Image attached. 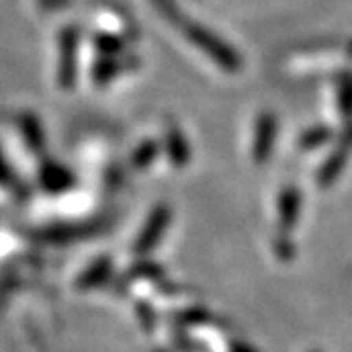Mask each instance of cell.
<instances>
[{
    "label": "cell",
    "mask_w": 352,
    "mask_h": 352,
    "mask_svg": "<svg viewBox=\"0 0 352 352\" xmlns=\"http://www.w3.org/2000/svg\"><path fill=\"white\" fill-rule=\"evenodd\" d=\"M92 45L102 57H113V55H124L127 41L118 34H98L92 39Z\"/></svg>",
    "instance_id": "6"
},
{
    "label": "cell",
    "mask_w": 352,
    "mask_h": 352,
    "mask_svg": "<svg viewBox=\"0 0 352 352\" xmlns=\"http://www.w3.org/2000/svg\"><path fill=\"white\" fill-rule=\"evenodd\" d=\"M166 145H168L170 157L175 159L176 163H184V161H186V157H188V147H186V141H184L180 131L170 129V131H168V141H166Z\"/></svg>",
    "instance_id": "7"
},
{
    "label": "cell",
    "mask_w": 352,
    "mask_h": 352,
    "mask_svg": "<svg viewBox=\"0 0 352 352\" xmlns=\"http://www.w3.org/2000/svg\"><path fill=\"white\" fill-rule=\"evenodd\" d=\"M276 135V124L270 113H263L258 124H256V141H254V155L256 159L264 161L266 155L270 153L272 139Z\"/></svg>",
    "instance_id": "4"
},
{
    "label": "cell",
    "mask_w": 352,
    "mask_h": 352,
    "mask_svg": "<svg viewBox=\"0 0 352 352\" xmlns=\"http://www.w3.org/2000/svg\"><path fill=\"white\" fill-rule=\"evenodd\" d=\"M184 34L186 38L200 47L208 57H212L219 67H223L226 71H237L239 69V57L233 50H229L219 38H215L212 32H208L206 28L198 24H186L184 25Z\"/></svg>",
    "instance_id": "2"
},
{
    "label": "cell",
    "mask_w": 352,
    "mask_h": 352,
    "mask_svg": "<svg viewBox=\"0 0 352 352\" xmlns=\"http://www.w3.org/2000/svg\"><path fill=\"white\" fill-rule=\"evenodd\" d=\"M135 67V59L133 57H124V55H113V57H98L96 63L90 69V76L92 82L96 87H106L110 85L113 78L124 75L127 71H131Z\"/></svg>",
    "instance_id": "3"
},
{
    "label": "cell",
    "mask_w": 352,
    "mask_h": 352,
    "mask_svg": "<svg viewBox=\"0 0 352 352\" xmlns=\"http://www.w3.org/2000/svg\"><path fill=\"white\" fill-rule=\"evenodd\" d=\"M20 129H22V135H24L30 149L41 151L45 147V135H43V129H41V122L34 113L24 112L20 116Z\"/></svg>",
    "instance_id": "5"
},
{
    "label": "cell",
    "mask_w": 352,
    "mask_h": 352,
    "mask_svg": "<svg viewBox=\"0 0 352 352\" xmlns=\"http://www.w3.org/2000/svg\"><path fill=\"white\" fill-rule=\"evenodd\" d=\"M155 153H157V145L153 141H145L135 153V161L138 163H149V161H153Z\"/></svg>",
    "instance_id": "8"
},
{
    "label": "cell",
    "mask_w": 352,
    "mask_h": 352,
    "mask_svg": "<svg viewBox=\"0 0 352 352\" xmlns=\"http://www.w3.org/2000/svg\"><path fill=\"white\" fill-rule=\"evenodd\" d=\"M78 45L80 28L75 24L65 25L59 34V65H57V87L61 90H73L78 75Z\"/></svg>",
    "instance_id": "1"
},
{
    "label": "cell",
    "mask_w": 352,
    "mask_h": 352,
    "mask_svg": "<svg viewBox=\"0 0 352 352\" xmlns=\"http://www.w3.org/2000/svg\"><path fill=\"white\" fill-rule=\"evenodd\" d=\"M38 2L41 4L43 10H53V8L59 6V0H38Z\"/></svg>",
    "instance_id": "9"
}]
</instances>
